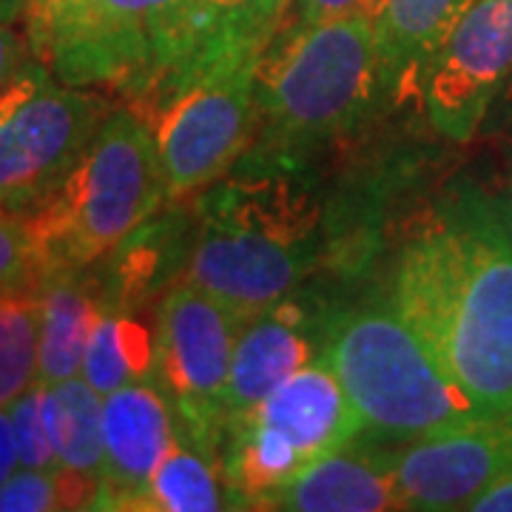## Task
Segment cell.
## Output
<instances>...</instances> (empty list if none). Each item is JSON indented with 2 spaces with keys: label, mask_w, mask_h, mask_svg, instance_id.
Returning a JSON list of instances; mask_svg holds the SVG:
<instances>
[{
  "label": "cell",
  "mask_w": 512,
  "mask_h": 512,
  "mask_svg": "<svg viewBox=\"0 0 512 512\" xmlns=\"http://www.w3.org/2000/svg\"><path fill=\"white\" fill-rule=\"evenodd\" d=\"M390 305L433 350L481 419L512 410V228L464 188L404 242Z\"/></svg>",
  "instance_id": "1"
},
{
  "label": "cell",
  "mask_w": 512,
  "mask_h": 512,
  "mask_svg": "<svg viewBox=\"0 0 512 512\" xmlns=\"http://www.w3.org/2000/svg\"><path fill=\"white\" fill-rule=\"evenodd\" d=\"M293 171L239 157L194 205L185 279L242 319L296 293L322 259V214Z\"/></svg>",
  "instance_id": "2"
},
{
  "label": "cell",
  "mask_w": 512,
  "mask_h": 512,
  "mask_svg": "<svg viewBox=\"0 0 512 512\" xmlns=\"http://www.w3.org/2000/svg\"><path fill=\"white\" fill-rule=\"evenodd\" d=\"M379 100L376 23L370 12L279 29L256 72V146L242 160L299 168L362 120Z\"/></svg>",
  "instance_id": "3"
},
{
  "label": "cell",
  "mask_w": 512,
  "mask_h": 512,
  "mask_svg": "<svg viewBox=\"0 0 512 512\" xmlns=\"http://www.w3.org/2000/svg\"><path fill=\"white\" fill-rule=\"evenodd\" d=\"M322 356L367 439L407 444L481 419L390 299L330 313Z\"/></svg>",
  "instance_id": "4"
},
{
  "label": "cell",
  "mask_w": 512,
  "mask_h": 512,
  "mask_svg": "<svg viewBox=\"0 0 512 512\" xmlns=\"http://www.w3.org/2000/svg\"><path fill=\"white\" fill-rule=\"evenodd\" d=\"M168 202L160 148L131 109H111L66 183L26 217L46 265L92 268Z\"/></svg>",
  "instance_id": "5"
},
{
  "label": "cell",
  "mask_w": 512,
  "mask_h": 512,
  "mask_svg": "<svg viewBox=\"0 0 512 512\" xmlns=\"http://www.w3.org/2000/svg\"><path fill=\"white\" fill-rule=\"evenodd\" d=\"M262 43L237 37L180 63L134 111L154 134L168 200L197 194L228 174L256 131V72Z\"/></svg>",
  "instance_id": "6"
},
{
  "label": "cell",
  "mask_w": 512,
  "mask_h": 512,
  "mask_svg": "<svg viewBox=\"0 0 512 512\" xmlns=\"http://www.w3.org/2000/svg\"><path fill=\"white\" fill-rule=\"evenodd\" d=\"M109 106L29 60L0 92V211L26 220L80 163Z\"/></svg>",
  "instance_id": "7"
},
{
  "label": "cell",
  "mask_w": 512,
  "mask_h": 512,
  "mask_svg": "<svg viewBox=\"0 0 512 512\" xmlns=\"http://www.w3.org/2000/svg\"><path fill=\"white\" fill-rule=\"evenodd\" d=\"M185 55V0H83L46 63L69 86L117 92L134 106Z\"/></svg>",
  "instance_id": "8"
},
{
  "label": "cell",
  "mask_w": 512,
  "mask_h": 512,
  "mask_svg": "<svg viewBox=\"0 0 512 512\" xmlns=\"http://www.w3.org/2000/svg\"><path fill=\"white\" fill-rule=\"evenodd\" d=\"M242 316L194 282H174L154 319V379L177 410L185 436L220 456L228 424V384Z\"/></svg>",
  "instance_id": "9"
},
{
  "label": "cell",
  "mask_w": 512,
  "mask_h": 512,
  "mask_svg": "<svg viewBox=\"0 0 512 512\" xmlns=\"http://www.w3.org/2000/svg\"><path fill=\"white\" fill-rule=\"evenodd\" d=\"M512 80V0H476L421 77L433 128L453 143L476 137Z\"/></svg>",
  "instance_id": "10"
},
{
  "label": "cell",
  "mask_w": 512,
  "mask_h": 512,
  "mask_svg": "<svg viewBox=\"0 0 512 512\" xmlns=\"http://www.w3.org/2000/svg\"><path fill=\"white\" fill-rule=\"evenodd\" d=\"M512 464V424L476 419L393 450V478L404 510H470Z\"/></svg>",
  "instance_id": "11"
},
{
  "label": "cell",
  "mask_w": 512,
  "mask_h": 512,
  "mask_svg": "<svg viewBox=\"0 0 512 512\" xmlns=\"http://www.w3.org/2000/svg\"><path fill=\"white\" fill-rule=\"evenodd\" d=\"M177 439V410L157 379L103 396V476L94 510H143L160 461Z\"/></svg>",
  "instance_id": "12"
},
{
  "label": "cell",
  "mask_w": 512,
  "mask_h": 512,
  "mask_svg": "<svg viewBox=\"0 0 512 512\" xmlns=\"http://www.w3.org/2000/svg\"><path fill=\"white\" fill-rule=\"evenodd\" d=\"M325 325L328 316L299 302L296 293L242 322L231 362L228 424L248 416L291 373L322 356Z\"/></svg>",
  "instance_id": "13"
},
{
  "label": "cell",
  "mask_w": 512,
  "mask_h": 512,
  "mask_svg": "<svg viewBox=\"0 0 512 512\" xmlns=\"http://www.w3.org/2000/svg\"><path fill=\"white\" fill-rule=\"evenodd\" d=\"M242 419H254L282 433L305 464L365 433L356 407L325 356L291 373Z\"/></svg>",
  "instance_id": "14"
},
{
  "label": "cell",
  "mask_w": 512,
  "mask_h": 512,
  "mask_svg": "<svg viewBox=\"0 0 512 512\" xmlns=\"http://www.w3.org/2000/svg\"><path fill=\"white\" fill-rule=\"evenodd\" d=\"M356 436L339 450L313 458L279 493L274 510L291 512H387L404 510L396 478L393 450L376 439Z\"/></svg>",
  "instance_id": "15"
},
{
  "label": "cell",
  "mask_w": 512,
  "mask_h": 512,
  "mask_svg": "<svg viewBox=\"0 0 512 512\" xmlns=\"http://www.w3.org/2000/svg\"><path fill=\"white\" fill-rule=\"evenodd\" d=\"M476 0H376L379 100L402 103Z\"/></svg>",
  "instance_id": "16"
},
{
  "label": "cell",
  "mask_w": 512,
  "mask_h": 512,
  "mask_svg": "<svg viewBox=\"0 0 512 512\" xmlns=\"http://www.w3.org/2000/svg\"><path fill=\"white\" fill-rule=\"evenodd\" d=\"M37 382L57 384L80 376L83 356L103 311V293L86 268L46 265L35 288Z\"/></svg>",
  "instance_id": "17"
},
{
  "label": "cell",
  "mask_w": 512,
  "mask_h": 512,
  "mask_svg": "<svg viewBox=\"0 0 512 512\" xmlns=\"http://www.w3.org/2000/svg\"><path fill=\"white\" fill-rule=\"evenodd\" d=\"M43 419L60 470L97 487L103 476V396L83 376L46 384Z\"/></svg>",
  "instance_id": "18"
},
{
  "label": "cell",
  "mask_w": 512,
  "mask_h": 512,
  "mask_svg": "<svg viewBox=\"0 0 512 512\" xmlns=\"http://www.w3.org/2000/svg\"><path fill=\"white\" fill-rule=\"evenodd\" d=\"M154 367H157L154 330H148V325H143L128 308L103 299V311L89 336L80 376L100 396H109L131 382L154 379Z\"/></svg>",
  "instance_id": "19"
},
{
  "label": "cell",
  "mask_w": 512,
  "mask_h": 512,
  "mask_svg": "<svg viewBox=\"0 0 512 512\" xmlns=\"http://www.w3.org/2000/svg\"><path fill=\"white\" fill-rule=\"evenodd\" d=\"M228 507L234 510L220 456L188 439L177 424V439L151 478L143 512H217Z\"/></svg>",
  "instance_id": "20"
},
{
  "label": "cell",
  "mask_w": 512,
  "mask_h": 512,
  "mask_svg": "<svg viewBox=\"0 0 512 512\" xmlns=\"http://www.w3.org/2000/svg\"><path fill=\"white\" fill-rule=\"evenodd\" d=\"M37 362L35 293H0V407L37 382Z\"/></svg>",
  "instance_id": "21"
},
{
  "label": "cell",
  "mask_w": 512,
  "mask_h": 512,
  "mask_svg": "<svg viewBox=\"0 0 512 512\" xmlns=\"http://www.w3.org/2000/svg\"><path fill=\"white\" fill-rule=\"evenodd\" d=\"M43 271L46 259L26 222L0 211V293H35Z\"/></svg>",
  "instance_id": "22"
},
{
  "label": "cell",
  "mask_w": 512,
  "mask_h": 512,
  "mask_svg": "<svg viewBox=\"0 0 512 512\" xmlns=\"http://www.w3.org/2000/svg\"><path fill=\"white\" fill-rule=\"evenodd\" d=\"M43 390H46L43 382H35L29 390H23L18 399L9 404V416H12V427H15L20 467L60 470L55 444L49 436L46 419H43Z\"/></svg>",
  "instance_id": "23"
},
{
  "label": "cell",
  "mask_w": 512,
  "mask_h": 512,
  "mask_svg": "<svg viewBox=\"0 0 512 512\" xmlns=\"http://www.w3.org/2000/svg\"><path fill=\"white\" fill-rule=\"evenodd\" d=\"M248 3L251 0H185V26H188L191 55L205 52L225 40H234V37L259 40L245 26ZM259 43H265V40H259Z\"/></svg>",
  "instance_id": "24"
},
{
  "label": "cell",
  "mask_w": 512,
  "mask_h": 512,
  "mask_svg": "<svg viewBox=\"0 0 512 512\" xmlns=\"http://www.w3.org/2000/svg\"><path fill=\"white\" fill-rule=\"evenodd\" d=\"M80 6L83 0H29L23 12L29 55L46 63L57 35L63 32V26L74 18Z\"/></svg>",
  "instance_id": "25"
},
{
  "label": "cell",
  "mask_w": 512,
  "mask_h": 512,
  "mask_svg": "<svg viewBox=\"0 0 512 512\" xmlns=\"http://www.w3.org/2000/svg\"><path fill=\"white\" fill-rule=\"evenodd\" d=\"M373 6H376V0H293L279 29H308V26L345 18L353 12L373 15Z\"/></svg>",
  "instance_id": "26"
},
{
  "label": "cell",
  "mask_w": 512,
  "mask_h": 512,
  "mask_svg": "<svg viewBox=\"0 0 512 512\" xmlns=\"http://www.w3.org/2000/svg\"><path fill=\"white\" fill-rule=\"evenodd\" d=\"M291 3L293 0H251L245 9L248 32L259 40H265V43H271L285 15H288V9H291Z\"/></svg>",
  "instance_id": "27"
},
{
  "label": "cell",
  "mask_w": 512,
  "mask_h": 512,
  "mask_svg": "<svg viewBox=\"0 0 512 512\" xmlns=\"http://www.w3.org/2000/svg\"><path fill=\"white\" fill-rule=\"evenodd\" d=\"M26 52H29V43L26 37H20L12 23H3L0 20V92L9 86V80L18 74V69L26 63Z\"/></svg>",
  "instance_id": "28"
},
{
  "label": "cell",
  "mask_w": 512,
  "mask_h": 512,
  "mask_svg": "<svg viewBox=\"0 0 512 512\" xmlns=\"http://www.w3.org/2000/svg\"><path fill=\"white\" fill-rule=\"evenodd\" d=\"M473 512H512V464L470 504Z\"/></svg>",
  "instance_id": "29"
},
{
  "label": "cell",
  "mask_w": 512,
  "mask_h": 512,
  "mask_svg": "<svg viewBox=\"0 0 512 512\" xmlns=\"http://www.w3.org/2000/svg\"><path fill=\"white\" fill-rule=\"evenodd\" d=\"M20 467L18 458V441H15V427L9 407H0V484L12 476Z\"/></svg>",
  "instance_id": "30"
},
{
  "label": "cell",
  "mask_w": 512,
  "mask_h": 512,
  "mask_svg": "<svg viewBox=\"0 0 512 512\" xmlns=\"http://www.w3.org/2000/svg\"><path fill=\"white\" fill-rule=\"evenodd\" d=\"M26 3L29 0H0V20L3 23H15V20L23 18L26 12Z\"/></svg>",
  "instance_id": "31"
},
{
  "label": "cell",
  "mask_w": 512,
  "mask_h": 512,
  "mask_svg": "<svg viewBox=\"0 0 512 512\" xmlns=\"http://www.w3.org/2000/svg\"><path fill=\"white\" fill-rule=\"evenodd\" d=\"M495 200H498V208H501L504 220L510 222V228H512V174H510V180H507L504 194H501V197H495Z\"/></svg>",
  "instance_id": "32"
},
{
  "label": "cell",
  "mask_w": 512,
  "mask_h": 512,
  "mask_svg": "<svg viewBox=\"0 0 512 512\" xmlns=\"http://www.w3.org/2000/svg\"><path fill=\"white\" fill-rule=\"evenodd\" d=\"M507 421H510V424H512V410H510V416H507Z\"/></svg>",
  "instance_id": "33"
}]
</instances>
